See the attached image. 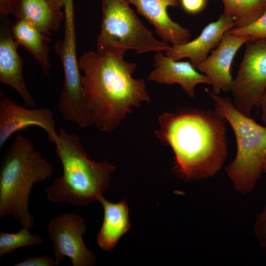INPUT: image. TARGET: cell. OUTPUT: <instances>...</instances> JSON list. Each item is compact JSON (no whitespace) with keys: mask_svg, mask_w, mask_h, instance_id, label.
I'll list each match as a JSON object with an SVG mask.
<instances>
[{"mask_svg":"<svg viewBox=\"0 0 266 266\" xmlns=\"http://www.w3.org/2000/svg\"><path fill=\"white\" fill-rule=\"evenodd\" d=\"M126 52L97 48L96 51H84L78 61L94 124L102 132L115 130L133 108L150 101L145 81L133 77L136 64L124 60Z\"/></svg>","mask_w":266,"mask_h":266,"instance_id":"6da1fadb","label":"cell"},{"mask_svg":"<svg viewBox=\"0 0 266 266\" xmlns=\"http://www.w3.org/2000/svg\"><path fill=\"white\" fill-rule=\"evenodd\" d=\"M225 121L215 111L165 112L155 133L172 149L178 173L188 179H204L219 171L227 156Z\"/></svg>","mask_w":266,"mask_h":266,"instance_id":"7a4b0ae2","label":"cell"},{"mask_svg":"<svg viewBox=\"0 0 266 266\" xmlns=\"http://www.w3.org/2000/svg\"><path fill=\"white\" fill-rule=\"evenodd\" d=\"M53 142L63 174L46 189L48 200L53 203L64 202L76 206L98 201L109 186L115 170L114 166L106 161L90 160L80 137L64 129H60Z\"/></svg>","mask_w":266,"mask_h":266,"instance_id":"3957f363","label":"cell"},{"mask_svg":"<svg viewBox=\"0 0 266 266\" xmlns=\"http://www.w3.org/2000/svg\"><path fill=\"white\" fill-rule=\"evenodd\" d=\"M53 166L32 142L17 134L8 146L0 169V219L10 215L22 227L30 229L34 218L29 210L34 184L50 178Z\"/></svg>","mask_w":266,"mask_h":266,"instance_id":"277c9868","label":"cell"},{"mask_svg":"<svg viewBox=\"0 0 266 266\" xmlns=\"http://www.w3.org/2000/svg\"><path fill=\"white\" fill-rule=\"evenodd\" d=\"M214 101V111L230 124L235 134L237 151L226 171L234 188L245 194L259 180L266 161V127L240 113L231 100L207 90Z\"/></svg>","mask_w":266,"mask_h":266,"instance_id":"5b68a950","label":"cell"},{"mask_svg":"<svg viewBox=\"0 0 266 266\" xmlns=\"http://www.w3.org/2000/svg\"><path fill=\"white\" fill-rule=\"evenodd\" d=\"M64 35L55 44V51L62 64L64 81L57 107L66 121L81 128L94 124L93 113L85 98L82 75L77 59L73 0H64Z\"/></svg>","mask_w":266,"mask_h":266,"instance_id":"8992f818","label":"cell"},{"mask_svg":"<svg viewBox=\"0 0 266 266\" xmlns=\"http://www.w3.org/2000/svg\"><path fill=\"white\" fill-rule=\"evenodd\" d=\"M102 13L97 48L133 50L137 54L166 51L170 46L156 38L126 0H101Z\"/></svg>","mask_w":266,"mask_h":266,"instance_id":"52a82bcc","label":"cell"},{"mask_svg":"<svg viewBox=\"0 0 266 266\" xmlns=\"http://www.w3.org/2000/svg\"><path fill=\"white\" fill-rule=\"evenodd\" d=\"M266 88V38L249 40L231 91L233 104L243 115L250 117L253 107L260 106Z\"/></svg>","mask_w":266,"mask_h":266,"instance_id":"ba28073f","label":"cell"},{"mask_svg":"<svg viewBox=\"0 0 266 266\" xmlns=\"http://www.w3.org/2000/svg\"><path fill=\"white\" fill-rule=\"evenodd\" d=\"M86 230L84 218L76 213H66L50 220L46 231L53 244L57 266L65 257L69 258L73 266L95 265L96 256L82 238Z\"/></svg>","mask_w":266,"mask_h":266,"instance_id":"9c48e42d","label":"cell"},{"mask_svg":"<svg viewBox=\"0 0 266 266\" xmlns=\"http://www.w3.org/2000/svg\"><path fill=\"white\" fill-rule=\"evenodd\" d=\"M10 99L0 100V148L14 133L30 126L44 130L48 139L53 142L57 133L51 110L47 108L28 109Z\"/></svg>","mask_w":266,"mask_h":266,"instance_id":"30bf717a","label":"cell"},{"mask_svg":"<svg viewBox=\"0 0 266 266\" xmlns=\"http://www.w3.org/2000/svg\"><path fill=\"white\" fill-rule=\"evenodd\" d=\"M8 15L0 13V81L13 88L22 99L25 106L32 107L35 102L23 75V61L20 57L12 32Z\"/></svg>","mask_w":266,"mask_h":266,"instance_id":"8fae6325","label":"cell"},{"mask_svg":"<svg viewBox=\"0 0 266 266\" xmlns=\"http://www.w3.org/2000/svg\"><path fill=\"white\" fill-rule=\"evenodd\" d=\"M250 40L246 36H236L229 31L224 35L220 43L196 69L210 80L214 93L231 90L233 79L230 72L233 58L239 48Z\"/></svg>","mask_w":266,"mask_h":266,"instance_id":"7c38bea8","label":"cell"},{"mask_svg":"<svg viewBox=\"0 0 266 266\" xmlns=\"http://www.w3.org/2000/svg\"><path fill=\"white\" fill-rule=\"evenodd\" d=\"M133 5L139 13L153 26L162 40L178 45L189 41L191 33L188 29L173 21L167 12L168 7H177L180 0H126Z\"/></svg>","mask_w":266,"mask_h":266,"instance_id":"4fadbf2b","label":"cell"},{"mask_svg":"<svg viewBox=\"0 0 266 266\" xmlns=\"http://www.w3.org/2000/svg\"><path fill=\"white\" fill-rule=\"evenodd\" d=\"M234 27L233 19L223 13L217 20L206 25L196 38L181 45L170 46L166 55L175 61L187 58L196 68L208 57V53L218 46L224 34Z\"/></svg>","mask_w":266,"mask_h":266,"instance_id":"5bb4252c","label":"cell"},{"mask_svg":"<svg viewBox=\"0 0 266 266\" xmlns=\"http://www.w3.org/2000/svg\"><path fill=\"white\" fill-rule=\"evenodd\" d=\"M154 69L148 80L159 84L180 85L190 97L195 96L196 86L200 83L211 85L209 78L199 73L190 62H179L158 51L154 55Z\"/></svg>","mask_w":266,"mask_h":266,"instance_id":"9a60e30c","label":"cell"},{"mask_svg":"<svg viewBox=\"0 0 266 266\" xmlns=\"http://www.w3.org/2000/svg\"><path fill=\"white\" fill-rule=\"evenodd\" d=\"M98 201L103 207L104 216L97 235V244L100 248L109 251L114 248L121 236L130 230L129 209L125 200L114 203L101 195Z\"/></svg>","mask_w":266,"mask_h":266,"instance_id":"2e32d148","label":"cell"},{"mask_svg":"<svg viewBox=\"0 0 266 266\" xmlns=\"http://www.w3.org/2000/svg\"><path fill=\"white\" fill-rule=\"evenodd\" d=\"M13 16L30 23L48 37L65 19L64 12L53 8L47 0H20Z\"/></svg>","mask_w":266,"mask_h":266,"instance_id":"e0dca14e","label":"cell"},{"mask_svg":"<svg viewBox=\"0 0 266 266\" xmlns=\"http://www.w3.org/2000/svg\"><path fill=\"white\" fill-rule=\"evenodd\" d=\"M13 38L18 46L24 47L39 63L45 77L50 75L49 61L50 48L47 43L50 41L39 30L28 22L16 20L12 26Z\"/></svg>","mask_w":266,"mask_h":266,"instance_id":"ac0fdd59","label":"cell"},{"mask_svg":"<svg viewBox=\"0 0 266 266\" xmlns=\"http://www.w3.org/2000/svg\"><path fill=\"white\" fill-rule=\"evenodd\" d=\"M224 13L232 18L234 27L247 26L257 20L266 9L265 0H222Z\"/></svg>","mask_w":266,"mask_h":266,"instance_id":"d6986e66","label":"cell"},{"mask_svg":"<svg viewBox=\"0 0 266 266\" xmlns=\"http://www.w3.org/2000/svg\"><path fill=\"white\" fill-rule=\"evenodd\" d=\"M28 228H23L18 232L11 233L1 232L0 233V258L5 254H11L16 249L31 245H40L43 243L41 235L31 234Z\"/></svg>","mask_w":266,"mask_h":266,"instance_id":"ffe728a7","label":"cell"},{"mask_svg":"<svg viewBox=\"0 0 266 266\" xmlns=\"http://www.w3.org/2000/svg\"><path fill=\"white\" fill-rule=\"evenodd\" d=\"M229 32L236 36H247L250 40L266 38V9L264 13L253 23L242 27H234Z\"/></svg>","mask_w":266,"mask_h":266,"instance_id":"44dd1931","label":"cell"},{"mask_svg":"<svg viewBox=\"0 0 266 266\" xmlns=\"http://www.w3.org/2000/svg\"><path fill=\"white\" fill-rule=\"evenodd\" d=\"M254 231L260 245L266 248V205L256 216Z\"/></svg>","mask_w":266,"mask_h":266,"instance_id":"7402d4cb","label":"cell"},{"mask_svg":"<svg viewBox=\"0 0 266 266\" xmlns=\"http://www.w3.org/2000/svg\"><path fill=\"white\" fill-rule=\"evenodd\" d=\"M13 266H57L55 260L47 256L30 257L14 264Z\"/></svg>","mask_w":266,"mask_h":266,"instance_id":"603a6c76","label":"cell"},{"mask_svg":"<svg viewBox=\"0 0 266 266\" xmlns=\"http://www.w3.org/2000/svg\"><path fill=\"white\" fill-rule=\"evenodd\" d=\"M184 10L190 14H196L205 7L206 0H180Z\"/></svg>","mask_w":266,"mask_h":266,"instance_id":"cb8c5ba5","label":"cell"},{"mask_svg":"<svg viewBox=\"0 0 266 266\" xmlns=\"http://www.w3.org/2000/svg\"><path fill=\"white\" fill-rule=\"evenodd\" d=\"M20 0H0V13L6 15L14 13Z\"/></svg>","mask_w":266,"mask_h":266,"instance_id":"d4e9b609","label":"cell"},{"mask_svg":"<svg viewBox=\"0 0 266 266\" xmlns=\"http://www.w3.org/2000/svg\"><path fill=\"white\" fill-rule=\"evenodd\" d=\"M260 106L262 109L261 119L264 123H266V88L263 95Z\"/></svg>","mask_w":266,"mask_h":266,"instance_id":"484cf974","label":"cell"},{"mask_svg":"<svg viewBox=\"0 0 266 266\" xmlns=\"http://www.w3.org/2000/svg\"><path fill=\"white\" fill-rule=\"evenodd\" d=\"M51 6L58 10H61L64 7V0H47Z\"/></svg>","mask_w":266,"mask_h":266,"instance_id":"4316f807","label":"cell"},{"mask_svg":"<svg viewBox=\"0 0 266 266\" xmlns=\"http://www.w3.org/2000/svg\"><path fill=\"white\" fill-rule=\"evenodd\" d=\"M263 171L266 173V161H265L263 166Z\"/></svg>","mask_w":266,"mask_h":266,"instance_id":"83f0119b","label":"cell"},{"mask_svg":"<svg viewBox=\"0 0 266 266\" xmlns=\"http://www.w3.org/2000/svg\"></svg>","mask_w":266,"mask_h":266,"instance_id":"f1b7e54d","label":"cell"}]
</instances>
